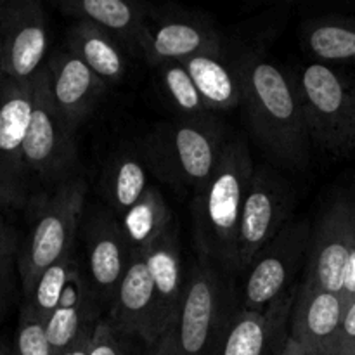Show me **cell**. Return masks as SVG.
Here are the masks:
<instances>
[{
	"mask_svg": "<svg viewBox=\"0 0 355 355\" xmlns=\"http://www.w3.org/2000/svg\"><path fill=\"white\" fill-rule=\"evenodd\" d=\"M234 64L257 144L277 166L304 170L309 163L311 139L293 76L257 51L243 52Z\"/></svg>",
	"mask_w": 355,
	"mask_h": 355,
	"instance_id": "6da1fadb",
	"label": "cell"
},
{
	"mask_svg": "<svg viewBox=\"0 0 355 355\" xmlns=\"http://www.w3.org/2000/svg\"><path fill=\"white\" fill-rule=\"evenodd\" d=\"M255 163L245 139H229L214 175L194 194L193 231L200 259L236 277L238 231Z\"/></svg>",
	"mask_w": 355,
	"mask_h": 355,
	"instance_id": "7a4b0ae2",
	"label": "cell"
},
{
	"mask_svg": "<svg viewBox=\"0 0 355 355\" xmlns=\"http://www.w3.org/2000/svg\"><path fill=\"white\" fill-rule=\"evenodd\" d=\"M227 142L215 114L177 118L159 123L148 135L142 156L158 179L194 196L217 170Z\"/></svg>",
	"mask_w": 355,
	"mask_h": 355,
	"instance_id": "3957f363",
	"label": "cell"
},
{
	"mask_svg": "<svg viewBox=\"0 0 355 355\" xmlns=\"http://www.w3.org/2000/svg\"><path fill=\"white\" fill-rule=\"evenodd\" d=\"M89 186L75 177L52 189L38 191L28 203L30 231L19 248V277L28 298L45 269L73 255L76 234L85 214Z\"/></svg>",
	"mask_w": 355,
	"mask_h": 355,
	"instance_id": "277c9868",
	"label": "cell"
},
{
	"mask_svg": "<svg viewBox=\"0 0 355 355\" xmlns=\"http://www.w3.org/2000/svg\"><path fill=\"white\" fill-rule=\"evenodd\" d=\"M239 311L234 276L198 257L186 279L173 333L179 355H220Z\"/></svg>",
	"mask_w": 355,
	"mask_h": 355,
	"instance_id": "5b68a950",
	"label": "cell"
},
{
	"mask_svg": "<svg viewBox=\"0 0 355 355\" xmlns=\"http://www.w3.org/2000/svg\"><path fill=\"white\" fill-rule=\"evenodd\" d=\"M311 142L336 156L355 151V78L322 62L293 76Z\"/></svg>",
	"mask_w": 355,
	"mask_h": 355,
	"instance_id": "8992f818",
	"label": "cell"
},
{
	"mask_svg": "<svg viewBox=\"0 0 355 355\" xmlns=\"http://www.w3.org/2000/svg\"><path fill=\"white\" fill-rule=\"evenodd\" d=\"M23 156L33 194L35 186H40V191L52 189L78 177L75 132L55 107L45 64L33 76V110L24 139Z\"/></svg>",
	"mask_w": 355,
	"mask_h": 355,
	"instance_id": "52a82bcc",
	"label": "cell"
},
{
	"mask_svg": "<svg viewBox=\"0 0 355 355\" xmlns=\"http://www.w3.org/2000/svg\"><path fill=\"white\" fill-rule=\"evenodd\" d=\"M295 191L272 165H255L238 231V274H246L260 252L291 220Z\"/></svg>",
	"mask_w": 355,
	"mask_h": 355,
	"instance_id": "ba28073f",
	"label": "cell"
},
{
	"mask_svg": "<svg viewBox=\"0 0 355 355\" xmlns=\"http://www.w3.org/2000/svg\"><path fill=\"white\" fill-rule=\"evenodd\" d=\"M312 225L305 218H291L279 234L257 255L245 274L239 307L263 312L291 290V281L307 260Z\"/></svg>",
	"mask_w": 355,
	"mask_h": 355,
	"instance_id": "9c48e42d",
	"label": "cell"
},
{
	"mask_svg": "<svg viewBox=\"0 0 355 355\" xmlns=\"http://www.w3.org/2000/svg\"><path fill=\"white\" fill-rule=\"evenodd\" d=\"M31 110L33 80H9L0 97V208L24 210L33 196L23 156Z\"/></svg>",
	"mask_w": 355,
	"mask_h": 355,
	"instance_id": "30bf717a",
	"label": "cell"
},
{
	"mask_svg": "<svg viewBox=\"0 0 355 355\" xmlns=\"http://www.w3.org/2000/svg\"><path fill=\"white\" fill-rule=\"evenodd\" d=\"M225 42L217 28L193 12H158L153 7L139 42L149 66L184 62L200 54H222Z\"/></svg>",
	"mask_w": 355,
	"mask_h": 355,
	"instance_id": "8fae6325",
	"label": "cell"
},
{
	"mask_svg": "<svg viewBox=\"0 0 355 355\" xmlns=\"http://www.w3.org/2000/svg\"><path fill=\"white\" fill-rule=\"evenodd\" d=\"M47 47V19L40 2H0V55L10 82H31L44 68Z\"/></svg>",
	"mask_w": 355,
	"mask_h": 355,
	"instance_id": "7c38bea8",
	"label": "cell"
},
{
	"mask_svg": "<svg viewBox=\"0 0 355 355\" xmlns=\"http://www.w3.org/2000/svg\"><path fill=\"white\" fill-rule=\"evenodd\" d=\"M355 231V201L336 200L312 227L302 283L342 293L343 270Z\"/></svg>",
	"mask_w": 355,
	"mask_h": 355,
	"instance_id": "4fadbf2b",
	"label": "cell"
},
{
	"mask_svg": "<svg viewBox=\"0 0 355 355\" xmlns=\"http://www.w3.org/2000/svg\"><path fill=\"white\" fill-rule=\"evenodd\" d=\"M85 276L101 307L110 309L132 259L130 241L121 222L107 207H94L83 224Z\"/></svg>",
	"mask_w": 355,
	"mask_h": 355,
	"instance_id": "5bb4252c",
	"label": "cell"
},
{
	"mask_svg": "<svg viewBox=\"0 0 355 355\" xmlns=\"http://www.w3.org/2000/svg\"><path fill=\"white\" fill-rule=\"evenodd\" d=\"M107 321L128 338H139L153 347L162 331L158 326L156 295L144 253H132L130 263L110 305Z\"/></svg>",
	"mask_w": 355,
	"mask_h": 355,
	"instance_id": "9a60e30c",
	"label": "cell"
},
{
	"mask_svg": "<svg viewBox=\"0 0 355 355\" xmlns=\"http://www.w3.org/2000/svg\"><path fill=\"white\" fill-rule=\"evenodd\" d=\"M342 297L300 283L290 315V338L311 355H340Z\"/></svg>",
	"mask_w": 355,
	"mask_h": 355,
	"instance_id": "2e32d148",
	"label": "cell"
},
{
	"mask_svg": "<svg viewBox=\"0 0 355 355\" xmlns=\"http://www.w3.org/2000/svg\"><path fill=\"white\" fill-rule=\"evenodd\" d=\"M45 66L55 107L68 127L76 132L99 106L107 83L68 49L55 52Z\"/></svg>",
	"mask_w": 355,
	"mask_h": 355,
	"instance_id": "e0dca14e",
	"label": "cell"
},
{
	"mask_svg": "<svg viewBox=\"0 0 355 355\" xmlns=\"http://www.w3.org/2000/svg\"><path fill=\"white\" fill-rule=\"evenodd\" d=\"M298 286L277 298L267 311L239 307L220 355H281L290 338V315Z\"/></svg>",
	"mask_w": 355,
	"mask_h": 355,
	"instance_id": "ac0fdd59",
	"label": "cell"
},
{
	"mask_svg": "<svg viewBox=\"0 0 355 355\" xmlns=\"http://www.w3.org/2000/svg\"><path fill=\"white\" fill-rule=\"evenodd\" d=\"M144 257L155 286L159 331L165 335L179 318L187 279L184 276L182 250L175 222L155 245L146 250Z\"/></svg>",
	"mask_w": 355,
	"mask_h": 355,
	"instance_id": "d6986e66",
	"label": "cell"
},
{
	"mask_svg": "<svg viewBox=\"0 0 355 355\" xmlns=\"http://www.w3.org/2000/svg\"><path fill=\"white\" fill-rule=\"evenodd\" d=\"M58 7L64 16L97 24L135 54L153 9L148 3L125 0H62Z\"/></svg>",
	"mask_w": 355,
	"mask_h": 355,
	"instance_id": "ffe728a7",
	"label": "cell"
},
{
	"mask_svg": "<svg viewBox=\"0 0 355 355\" xmlns=\"http://www.w3.org/2000/svg\"><path fill=\"white\" fill-rule=\"evenodd\" d=\"M101 309L103 307L90 288L85 270L78 266L73 270L58 307L45 322L52 354H61L75 342L89 322L99 321Z\"/></svg>",
	"mask_w": 355,
	"mask_h": 355,
	"instance_id": "44dd1931",
	"label": "cell"
},
{
	"mask_svg": "<svg viewBox=\"0 0 355 355\" xmlns=\"http://www.w3.org/2000/svg\"><path fill=\"white\" fill-rule=\"evenodd\" d=\"M68 51L82 59L107 85L123 80L127 58L120 42L90 21H75L66 33Z\"/></svg>",
	"mask_w": 355,
	"mask_h": 355,
	"instance_id": "7402d4cb",
	"label": "cell"
},
{
	"mask_svg": "<svg viewBox=\"0 0 355 355\" xmlns=\"http://www.w3.org/2000/svg\"><path fill=\"white\" fill-rule=\"evenodd\" d=\"M300 42L314 62L355 64V16L312 17L302 24Z\"/></svg>",
	"mask_w": 355,
	"mask_h": 355,
	"instance_id": "603a6c76",
	"label": "cell"
},
{
	"mask_svg": "<svg viewBox=\"0 0 355 355\" xmlns=\"http://www.w3.org/2000/svg\"><path fill=\"white\" fill-rule=\"evenodd\" d=\"M101 187L110 211L121 220L151 187L144 156L132 151L116 153L104 166Z\"/></svg>",
	"mask_w": 355,
	"mask_h": 355,
	"instance_id": "cb8c5ba5",
	"label": "cell"
},
{
	"mask_svg": "<svg viewBox=\"0 0 355 355\" xmlns=\"http://www.w3.org/2000/svg\"><path fill=\"white\" fill-rule=\"evenodd\" d=\"M191 78L210 110L225 111L243 104L241 80L234 61L222 54H200L184 61Z\"/></svg>",
	"mask_w": 355,
	"mask_h": 355,
	"instance_id": "d4e9b609",
	"label": "cell"
},
{
	"mask_svg": "<svg viewBox=\"0 0 355 355\" xmlns=\"http://www.w3.org/2000/svg\"><path fill=\"white\" fill-rule=\"evenodd\" d=\"M120 222L132 250L144 253L168 231L173 218L162 191L151 186Z\"/></svg>",
	"mask_w": 355,
	"mask_h": 355,
	"instance_id": "484cf974",
	"label": "cell"
},
{
	"mask_svg": "<svg viewBox=\"0 0 355 355\" xmlns=\"http://www.w3.org/2000/svg\"><path fill=\"white\" fill-rule=\"evenodd\" d=\"M156 71L166 99L179 113V118L214 116L215 113L200 94L184 62H165Z\"/></svg>",
	"mask_w": 355,
	"mask_h": 355,
	"instance_id": "4316f807",
	"label": "cell"
},
{
	"mask_svg": "<svg viewBox=\"0 0 355 355\" xmlns=\"http://www.w3.org/2000/svg\"><path fill=\"white\" fill-rule=\"evenodd\" d=\"M78 266L80 262L75 257H66V259L59 260L58 263L45 269L42 276L38 277L33 291L24 300V304L30 305L42 321L47 322L54 309L58 307L59 300H61L62 293H64V288L69 283V277H71L73 270Z\"/></svg>",
	"mask_w": 355,
	"mask_h": 355,
	"instance_id": "83f0119b",
	"label": "cell"
},
{
	"mask_svg": "<svg viewBox=\"0 0 355 355\" xmlns=\"http://www.w3.org/2000/svg\"><path fill=\"white\" fill-rule=\"evenodd\" d=\"M12 355H54L45 331V321H42L28 304L21 309Z\"/></svg>",
	"mask_w": 355,
	"mask_h": 355,
	"instance_id": "f1b7e54d",
	"label": "cell"
},
{
	"mask_svg": "<svg viewBox=\"0 0 355 355\" xmlns=\"http://www.w3.org/2000/svg\"><path fill=\"white\" fill-rule=\"evenodd\" d=\"M125 340H128V336L116 331L106 318L101 319L96 326L89 355H127Z\"/></svg>",
	"mask_w": 355,
	"mask_h": 355,
	"instance_id": "f546056e",
	"label": "cell"
},
{
	"mask_svg": "<svg viewBox=\"0 0 355 355\" xmlns=\"http://www.w3.org/2000/svg\"><path fill=\"white\" fill-rule=\"evenodd\" d=\"M340 355H355V298L345 305L340 328Z\"/></svg>",
	"mask_w": 355,
	"mask_h": 355,
	"instance_id": "4dcf8cb0",
	"label": "cell"
},
{
	"mask_svg": "<svg viewBox=\"0 0 355 355\" xmlns=\"http://www.w3.org/2000/svg\"><path fill=\"white\" fill-rule=\"evenodd\" d=\"M14 252H16V236L12 229L6 224V220L0 217V277L7 276V267Z\"/></svg>",
	"mask_w": 355,
	"mask_h": 355,
	"instance_id": "1f68e13d",
	"label": "cell"
},
{
	"mask_svg": "<svg viewBox=\"0 0 355 355\" xmlns=\"http://www.w3.org/2000/svg\"><path fill=\"white\" fill-rule=\"evenodd\" d=\"M342 297L343 304H349L355 298V231H354V239L352 246H350L349 257H347L345 270H343V284H342Z\"/></svg>",
	"mask_w": 355,
	"mask_h": 355,
	"instance_id": "d6a6232c",
	"label": "cell"
},
{
	"mask_svg": "<svg viewBox=\"0 0 355 355\" xmlns=\"http://www.w3.org/2000/svg\"><path fill=\"white\" fill-rule=\"evenodd\" d=\"M103 319V318H101ZM99 319V321H101ZM99 321H92L82 329L78 336H76L75 342L68 347V349L62 350L61 354L58 355H89L90 354V347H92V340H94V333H96V326Z\"/></svg>",
	"mask_w": 355,
	"mask_h": 355,
	"instance_id": "836d02e7",
	"label": "cell"
},
{
	"mask_svg": "<svg viewBox=\"0 0 355 355\" xmlns=\"http://www.w3.org/2000/svg\"><path fill=\"white\" fill-rule=\"evenodd\" d=\"M163 342H165V355H179V347H177V338L173 328L163 335Z\"/></svg>",
	"mask_w": 355,
	"mask_h": 355,
	"instance_id": "e575fe53",
	"label": "cell"
},
{
	"mask_svg": "<svg viewBox=\"0 0 355 355\" xmlns=\"http://www.w3.org/2000/svg\"><path fill=\"white\" fill-rule=\"evenodd\" d=\"M281 355H311V354H309L307 350L300 345V343L295 342L293 338H288L286 345H284V350Z\"/></svg>",
	"mask_w": 355,
	"mask_h": 355,
	"instance_id": "d590c367",
	"label": "cell"
},
{
	"mask_svg": "<svg viewBox=\"0 0 355 355\" xmlns=\"http://www.w3.org/2000/svg\"><path fill=\"white\" fill-rule=\"evenodd\" d=\"M144 355H165V342H163V336L155 343V345L148 347Z\"/></svg>",
	"mask_w": 355,
	"mask_h": 355,
	"instance_id": "8d00e7d4",
	"label": "cell"
},
{
	"mask_svg": "<svg viewBox=\"0 0 355 355\" xmlns=\"http://www.w3.org/2000/svg\"><path fill=\"white\" fill-rule=\"evenodd\" d=\"M7 82H9V78H7V75H6V69H3V62H2V55H0V97H2L3 90H6Z\"/></svg>",
	"mask_w": 355,
	"mask_h": 355,
	"instance_id": "74e56055",
	"label": "cell"
},
{
	"mask_svg": "<svg viewBox=\"0 0 355 355\" xmlns=\"http://www.w3.org/2000/svg\"><path fill=\"white\" fill-rule=\"evenodd\" d=\"M6 279L7 276L0 277V318H2L3 304H6Z\"/></svg>",
	"mask_w": 355,
	"mask_h": 355,
	"instance_id": "f35d334b",
	"label": "cell"
},
{
	"mask_svg": "<svg viewBox=\"0 0 355 355\" xmlns=\"http://www.w3.org/2000/svg\"><path fill=\"white\" fill-rule=\"evenodd\" d=\"M0 355H12V349H9L7 345L0 343Z\"/></svg>",
	"mask_w": 355,
	"mask_h": 355,
	"instance_id": "ab89813d",
	"label": "cell"
}]
</instances>
